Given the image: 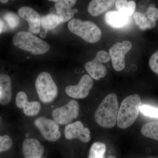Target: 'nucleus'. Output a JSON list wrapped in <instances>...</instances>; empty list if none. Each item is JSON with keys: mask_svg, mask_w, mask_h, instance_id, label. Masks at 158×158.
I'll return each mask as SVG.
<instances>
[{"mask_svg": "<svg viewBox=\"0 0 158 158\" xmlns=\"http://www.w3.org/2000/svg\"><path fill=\"white\" fill-rule=\"evenodd\" d=\"M12 41L15 46L34 55H42L48 52L49 44L32 33L21 31L15 34Z\"/></svg>", "mask_w": 158, "mask_h": 158, "instance_id": "obj_3", "label": "nucleus"}, {"mask_svg": "<svg viewBox=\"0 0 158 158\" xmlns=\"http://www.w3.org/2000/svg\"><path fill=\"white\" fill-rule=\"evenodd\" d=\"M141 131L145 137L158 141V121L144 125L141 127Z\"/></svg>", "mask_w": 158, "mask_h": 158, "instance_id": "obj_22", "label": "nucleus"}, {"mask_svg": "<svg viewBox=\"0 0 158 158\" xmlns=\"http://www.w3.org/2000/svg\"><path fill=\"white\" fill-rule=\"evenodd\" d=\"M65 138L68 140L78 138L83 142L87 143L91 139L89 128L85 127L81 121H77L67 125L64 130Z\"/></svg>", "mask_w": 158, "mask_h": 158, "instance_id": "obj_10", "label": "nucleus"}, {"mask_svg": "<svg viewBox=\"0 0 158 158\" xmlns=\"http://www.w3.org/2000/svg\"><path fill=\"white\" fill-rule=\"evenodd\" d=\"M40 23L44 28L49 31L55 29L62 23L59 15L49 14L41 18Z\"/></svg>", "mask_w": 158, "mask_h": 158, "instance_id": "obj_21", "label": "nucleus"}, {"mask_svg": "<svg viewBox=\"0 0 158 158\" xmlns=\"http://www.w3.org/2000/svg\"></svg>", "mask_w": 158, "mask_h": 158, "instance_id": "obj_35", "label": "nucleus"}, {"mask_svg": "<svg viewBox=\"0 0 158 158\" xmlns=\"http://www.w3.org/2000/svg\"><path fill=\"white\" fill-rule=\"evenodd\" d=\"M34 124L48 141H56L61 137L59 124L54 120L40 116L35 119Z\"/></svg>", "mask_w": 158, "mask_h": 158, "instance_id": "obj_7", "label": "nucleus"}, {"mask_svg": "<svg viewBox=\"0 0 158 158\" xmlns=\"http://www.w3.org/2000/svg\"><path fill=\"white\" fill-rule=\"evenodd\" d=\"M15 103L18 107L23 109L24 113L28 116H36L39 113L41 108L39 102H28L27 94L23 91L17 94Z\"/></svg>", "mask_w": 158, "mask_h": 158, "instance_id": "obj_12", "label": "nucleus"}, {"mask_svg": "<svg viewBox=\"0 0 158 158\" xmlns=\"http://www.w3.org/2000/svg\"><path fill=\"white\" fill-rule=\"evenodd\" d=\"M12 144V140L9 136H0V153L8 151L11 148Z\"/></svg>", "mask_w": 158, "mask_h": 158, "instance_id": "obj_26", "label": "nucleus"}, {"mask_svg": "<svg viewBox=\"0 0 158 158\" xmlns=\"http://www.w3.org/2000/svg\"><path fill=\"white\" fill-rule=\"evenodd\" d=\"M107 158H116L114 156H110L108 157Z\"/></svg>", "mask_w": 158, "mask_h": 158, "instance_id": "obj_33", "label": "nucleus"}, {"mask_svg": "<svg viewBox=\"0 0 158 158\" xmlns=\"http://www.w3.org/2000/svg\"><path fill=\"white\" fill-rule=\"evenodd\" d=\"M69 31L90 43L98 42L102 37L99 28L92 22L82 21L79 19L70 20L68 25Z\"/></svg>", "mask_w": 158, "mask_h": 158, "instance_id": "obj_4", "label": "nucleus"}, {"mask_svg": "<svg viewBox=\"0 0 158 158\" xmlns=\"http://www.w3.org/2000/svg\"><path fill=\"white\" fill-rule=\"evenodd\" d=\"M140 111L146 116L152 118H158V109L148 105L141 106Z\"/></svg>", "mask_w": 158, "mask_h": 158, "instance_id": "obj_25", "label": "nucleus"}, {"mask_svg": "<svg viewBox=\"0 0 158 158\" xmlns=\"http://www.w3.org/2000/svg\"><path fill=\"white\" fill-rule=\"evenodd\" d=\"M105 21L112 27L120 28L127 23L128 17L118 11H109L105 15Z\"/></svg>", "mask_w": 158, "mask_h": 158, "instance_id": "obj_18", "label": "nucleus"}, {"mask_svg": "<svg viewBox=\"0 0 158 158\" xmlns=\"http://www.w3.org/2000/svg\"><path fill=\"white\" fill-rule=\"evenodd\" d=\"M132 47L131 43L125 40L122 43L115 44L110 48V56L115 70L120 71L124 69L126 65L125 56Z\"/></svg>", "mask_w": 158, "mask_h": 158, "instance_id": "obj_8", "label": "nucleus"}, {"mask_svg": "<svg viewBox=\"0 0 158 158\" xmlns=\"http://www.w3.org/2000/svg\"><path fill=\"white\" fill-rule=\"evenodd\" d=\"M11 96V78L7 75L0 74V104L6 105L9 104Z\"/></svg>", "mask_w": 158, "mask_h": 158, "instance_id": "obj_16", "label": "nucleus"}, {"mask_svg": "<svg viewBox=\"0 0 158 158\" xmlns=\"http://www.w3.org/2000/svg\"><path fill=\"white\" fill-rule=\"evenodd\" d=\"M4 28V23L3 20L0 18V34L2 33Z\"/></svg>", "mask_w": 158, "mask_h": 158, "instance_id": "obj_30", "label": "nucleus"}, {"mask_svg": "<svg viewBox=\"0 0 158 158\" xmlns=\"http://www.w3.org/2000/svg\"><path fill=\"white\" fill-rule=\"evenodd\" d=\"M50 11L51 12H54L55 11V9H53V8H52L50 9Z\"/></svg>", "mask_w": 158, "mask_h": 158, "instance_id": "obj_34", "label": "nucleus"}, {"mask_svg": "<svg viewBox=\"0 0 158 158\" xmlns=\"http://www.w3.org/2000/svg\"><path fill=\"white\" fill-rule=\"evenodd\" d=\"M35 87L40 99L44 103L52 102L58 94L56 85L48 73L39 74L35 81Z\"/></svg>", "mask_w": 158, "mask_h": 158, "instance_id": "obj_5", "label": "nucleus"}, {"mask_svg": "<svg viewBox=\"0 0 158 158\" xmlns=\"http://www.w3.org/2000/svg\"><path fill=\"white\" fill-rule=\"evenodd\" d=\"M79 111L78 103L72 100L65 106L54 110L52 116L58 124L67 125L77 118Z\"/></svg>", "mask_w": 158, "mask_h": 158, "instance_id": "obj_6", "label": "nucleus"}, {"mask_svg": "<svg viewBox=\"0 0 158 158\" xmlns=\"http://www.w3.org/2000/svg\"><path fill=\"white\" fill-rule=\"evenodd\" d=\"M110 55L105 51H101L97 53L94 59L101 63H106L110 61Z\"/></svg>", "mask_w": 158, "mask_h": 158, "instance_id": "obj_28", "label": "nucleus"}, {"mask_svg": "<svg viewBox=\"0 0 158 158\" xmlns=\"http://www.w3.org/2000/svg\"><path fill=\"white\" fill-rule=\"evenodd\" d=\"M119 106L117 95L111 93L103 100L94 114L97 123L105 128H112L117 123Z\"/></svg>", "mask_w": 158, "mask_h": 158, "instance_id": "obj_1", "label": "nucleus"}, {"mask_svg": "<svg viewBox=\"0 0 158 158\" xmlns=\"http://www.w3.org/2000/svg\"><path fill=\"white\" fill-rule=\"evenodd\" d=\"M145 14L150 19L156 21L158 18V9L155 8L154 6H151L148 9Z\"/></svg>", "mask_w": 158, "mask_h": 158, "instance_id": "obj_29", "label": "nucleus"}, {"mask_svg": "<svg viewBox=\"0 0 158 158\" xmlns=\"http://www.w3.org/2000/svg\"><path fill=\"white\" fill-rule=\"evenodd\" d=\"M44 148L36 139L27 138L23 142V152L25 158H41Z\"/></svg>", "mask_w": 158, "mask_h": 158, "instance_id": "obj_14", "label": "nucleus"}, {"mask_svg": "<svg viewBox=\"0 0 158 158\" xmlns=\"http://www.w3.org/2000/svg\"><path fill=\"white\" fill-rule=\"evenodd\" d=\"M106 145L100 142L94 143L90 147L88 158H105Z\"/></svg>", "mask_w": 158, "mask_h": 158, "instance_id": "obj_23", "label": "nucleus"}, {"mask_svg": "<svg viewBox=\"0 0 158 158\" xmlns=\"http://www.w3.org/2000/svg\"><path fill=\"white\" fill-rule=\"evenodd\" d=\"M40 36L41 37H43V38H44L46 37V34L44 32H42L41 33V34H40Z\"/></svg>", "mask_w": 158, "mask_h": 158, "instance_id": "obj_31", "label": "nucleus"}, {"mask_svg": "<svg viewBox=\"0 0 158 158\" xmlns=\"http://www.w3.org/2000/svg\"><path fill=\"white\" fill-rule=\"evenodd\" d=\"M134 17L136 23L141 30L152 28L156 25V21L148 19L145 13L135 12L134 14Z\"/></svg>", "mask_w": 158, "mask_h": 158, "instance_id": "obj_20", "label": "nucleus"}, {"mask_svg": "<svg viewBox=\"0 0 158 158\" xmlns=\"http://www.w3.org/2000/svg\"><path fill=\"white\" fill-rule=\"evenodd\" d=\"M116 2L114 0H93L88 5V12L92 16H99L111 9Z\"/></svg>", "mask_w": 158, "mask_h": 158, "instance_id": "obj_15", "label": "nucleus"}, {"mask_svg": "<svg viewBox=\"0 0 158 158\" xmlns=\"http://www.w3.org/2000/svg\"><path fill=\"white\" fill-rule=\"evenodd\" d=\"M93 85V80L91 77L88 75H85L82 77L77 85L67 86L65 88V93L73 98H86L90 93Z\"/></svg>", "mask_w": 158, "mask_h": 158, "instance_id": "obj_9", "label": "nucleus"}, {"mask_svg": "<svg viewBox=\"0 0 158 158\" xmlns=\"http://www.w3.org/2000/svg\"><path fill=\"white\" fill-rule=\"evenodd\" d=\"M85 68L90 77L94 80H99L106 75V67L94 59L86 62Z\"/></svg>", "mask_w": 158, "mask_h": 158, "instance_id": "obj_17", "label": "nucleus"}, {"mask_svg": "<svg viewBox=\"0 0 158 158\" xmlns=\"http://www.w3.org/2000/svg\"><path fill=\"white\" fill-rule=\"evenodd\" d=\"M77 2L75 0H60L56 2L55 9L61 23H65L73 17L74 15L78 12L77 9H72Z\"/></svg>", "mask_w": 158, "mask_h": 158, "instance_id": "obj_13", "label": "nucleus"}, {"mask_svg": "<svg viewBox=\"0 0 158 158\" xmlns=\"http://www.w3.org/2000/svg\"><path fill=\"white\" fill-rule=\"evenodd\" d=\"M149 65L151 70L158 75V51L153 54L151 57Z\"/></svg>", "mask_w": 158, "mask_h": 158, "instance_id": "obj_27", "label": "nucleus"}, {"mask_svg": "<svg viewBox=\"0 0 158 158\" xmlns=\"http://www.w3.org/2000/svg\"><path fill=\"white\" fill-rule=\"evenodd\" d=\"M18 14L29 23V32L33 34H39L40 31L41 17L37 11L28 6L20 8Z\"/></svg>", "mask_w": 158, "mask_h": 158, "instance_id": "obj_11", "label": "nucleus"}, {"mask_svg": "<svg viewBox=\"0 0 158 158\" xmlns=\"http://www.w3.org/2000/svg\"><path fill=\"white\" fill-rule=\"evenodd\" d=\"M9 1H6V0H1L0 2L2 3H6L8 2Z\"/></svg>", "mask_w": 158, "mask_h": 158, "instance_id": "obj_32", "label": "nucleus"}, {"mask_svg": "<svg viewBox=\"0 0 158 158\" xmlns=\"http://www.w3.org/2000/svg\"><path fill=\"white\" fill-rule=\"evenodd\" d=\"M115 5L117 11L127 17L133 14L135 10L136 7L135 2L126 0L116 1Z\"/></svg>", "mask_w": 158, "mask_h": 158, "instance_id": "obj_19", "label": "nucleus"}, {"mask_svg": "<svg viewBox=\"0 0 158 158\" xmlns=\"http://www.w3.org/2000/svg\"><path fill=\"white\" fill-rule=\"evenodd\" d=\"M141 106V97L138 94L124 98L118 109L117 119L118 127L126 129L131 126L138 118Z\"/></svg>", "mask_w": 158, "mask_h": 158, "instance_id": "obj_2", "label": "nucleus"}, {"mask_svg": "<svg viewBox=\"0 0 158 158\" xmlns=\"http://www.w3.org/2000/svg\"><path fill=\"white\" fill-rule=\"evenodd\" d=\"M3 19L11 30L15 28L19 24V17L13 12H7L3 16Z\"/></svg>", "mask_w": 158, "mask_h": 158, "instance_id": "obj_24", "label": "nucleus"}]
</instances>
